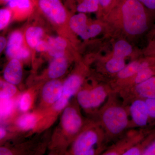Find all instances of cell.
<instances>
[{"instance_id":"277c9868","label":"cell","mask_w":155,"mask_h":155,"mask_svg":"<svg viewBox=\"0 0 155 155\" xmlns=\"http://www.w3.org/2000/svg\"><path fill=\"white\" fill-rule=\"evenodd\" d=\"M98 137L96 133L92 130L84 132L78 137L74 146V153L77 155H94V146L96 144Z\"/></svg>"},{"instance_id":"1f68e13d","label":"cell","mask_w":155,"mask_h":155,"mask_svg":"<svg viewBox=\"0 0 155 155\" xmlns=\"http://www.w3.org/2000/svg\"><path fill=\"white\" fill-rule=\"evenodd\" d=\"M145 155H155V142L145 150L143 153Z\"/></svg>"},{"instance_id":"484cf974","label":"cell","mask_w":155,"mask_h":155,"mask_svg":"<svg viewBox=\"0 0 155 155\" xmlns=\"http://www.w3.org/2000/svg\"><path fill=\"white\" fill-rule=\"evenodd\" d=\"M11 18V12L8 9L0 10V28L1 30L5 28L8 24Z\"/></svg>"},{"instance_id":"52a82bcc","label":"cell","mask_w":155,"mask_h":155,"mask_svg":"<svg viewBox=\"0 0 155 155\" xmlns=\"http://www.w3.org/2000/svg\"><path fill=\"white\" fill-rule=\"evenodd\" d=\"M130 113L134 122L140 126L147 125L149 115L145 102L136 100L130 107Z\"/></svg>"},{"instance_id":"ab89813d","label":"cell","mask_w":155,"mask_h":155,"mask_svg":"<svg viewBox=\"0 0 155 155\" xmlns=\"http://www.w3.org/2000/svg\"><path fill=\"white\" fill-rule=\"evenodd\" d=\"M154 32H155V29H154Z\"/></svg>"},{"instance_id":"83f0119b","label":"cell","mask_w":155,"mask_h":155,"mask_svg":"<svg viewBox=\"0 0 155 155\" xmlns=\"http://www.w3.org/2000/svg\"><path fill=\"white\" fill-rule=\"evenodd\" d=\"M145 102L149 116L155 118V98H147Z\"/></svg>"},{"instance_id":"30bf717a","label":"cell","mask_w":155,"mask_h":155,"mask_svg":"<svg viewBox=\"0 0 155 155\" xmlns=\"http://www.w3.org/2000/svg\"><path fill=\"white\" fill-rule=\"evenodd\" d=\"M81 83V78L78 75L70 76L64 82L63 93L60 98L68 102L70 98L78 91Z\"/></svg>"},{"instance_id":"4dcf8cb0","label":"cell","mask_w":155,"mask_h":155,"mask_svg":"<svg viewBox=\"0 0 155 155\" xmlns=\"http://www.w3.org/2000/svg\"><path fill=\"white\" fill-rule=\"evenodd\" d=\"M37 51L44 52L48 51L49 48V45L48 42L43 41H40L35 48Z\"/></svg>"},{"instance_id":"9a60e30c","label":"cell","mask_w":155,"mask_h":155,"mask_svg":"<svg viewBox=\"0 0 155 155\" xmlns=\"http://www.w3.org/2000/svg\"><path fill=\"white\" fill-rule=\"evenodd\" d=\"M43 35V30L37 26H31L28 28L25 32V39L28 45L31 48H35Z\"/></svg>"},{"instance_id":"f1b7e54d","label":"cell","mask_w":155,"mask_h":155,"mask_svg":"<svg viewBox=\"0 0 155 155\" xmlns=\"http://www.w3.org/2000/svg\"><path fill=\"white\" fill-rule=\"evenodd\" d=\"M100 6L104 8H110L117 5L120 0H98Z\"/></svg>"},{"instance_id":"ba28073f","label":"cell","mask_w":155,"mask_h":155,"mask_svg":"<svg viewBox=\"0 0 155 155\" xmlns=\"http://www.w3.org/2000/svg\"><path fill=\"white\" fill-rule=\"evenodd\" d=\"M63 85L60 81L52 80L46 83L43 88V98L46 102L53 104L56 102L63 93Z\"/></svg>"},{"instance_id":"f35d334b","label":"cell","mask_w":155,"mask_h":155,"mask_svg":"<svg viewBox=\"0 0 155 155\" xmlns=\"http://www.w3.org/2000/svg\"><path fill=\"white\" fill-rule=\"evenodd\" d=\"M10 0H1V2L3 3H8Z\"/></svg>"},{"instance_id":"44dd1931","label":"cell","mask_w":155,"mask_h":155,"mask_svg":"<svg viewBox=\"0 0 155 155\" xmlns=\"http://www.w3.org/2000/svg\"><path fill=\"white\" fill-rule=\"evenodd\" d=\"M140 65V64L137 62L130 63L118 72V77L121 79H125L135 75L138 72Z\"/></svg>"},{"instance_id":"ffe728a7","label":"cell","mask_w":155,"mask_h":155,"mask_svg":"<svg viewBox=\"0 0 155 155\" xmlns=\"http://www.w3.org/2000/svg\"><path fill=\"white\" fill-rule=\"evenodd\" d=\"M125 67L124 59L113 57L107 62L106 69L111 73H118Z\"/></svg>"},{"instance_id":"d590c367","label":"cell","mask_w":155,"mask_h":155,"mask_svg":"<svg viewBox=\"0 0 155 155\" xmlns=\"http://www.w3.org/2000/svg\"><path fill=\"white\" fill-rule=\"evenodd\" d=\"M150 51L151 53L155 54V38L153 40L152 42L151 43L150 46Z\"/></svg>"},{"instance_id":"8d00e7d4","label":"cell","mask_w":155,"mask_h":155,"mask_svg":"<svg viewBox=\"0 0 155 155\" xmlns=\"http://www.w3.org/2000/svg\"><path fill=\"white\" fill-rule=\"evenodd\" d=\"M6 134V131L4 128L3 127H1L0 128V138L1 139L5 137Z\"/></svg>"},{"instance_id":"cb8c5ba5","label":"cell","mask_w":155,"mask_h":155,"mask_svg":"<svg viewBox=\"0 0 155 155\" xmlns=\"http://www.w3.org/2000/svg\"><path fill=\"white\" fill-rule=\"evenodd\" d=\"M102 30L101 27L98 24H93L87 26L85 30L79 35L83 39H87L94 37L98 35Z\"/></svg>"},{"instance_id":"e575fe53","label":"cell","mask_w":155,"mask_h":155,"mask_svg":"<svg viewBox=\"0 0 155 155\" xmlns=\"http://www.w3.org/2000/svg\"><path fill=\"white\" fill-rule=\"evenodd\" d=\"M12 154L11 152L5 148L1 147L0 149V155H10Z\"/></svg>"},{"instance_id":"d6986e66","label":"cell","mask_w":155,"mask_h":155,"mask_svg":"<svg viewBox=\"0 0 155 155\" xmlns=\"http://www.w3.org/2000/svg\"><path fill=\"white\" fill-rule=\"evenodd\" d=\"M99 7L98 0H81L77 6V10L80 13H91L97 11Z\"/></svg>"},{"instance_id":"7c38bea8","label":"cell","mask_w":155,"mask_h":155,"mask_svg":"<svg viewBox=\"0 0 155 155\" xmlns=\"http://www.w3.org/2000/svg\"><path fill=\"white\" fill-rule=\"evenodd\" d=\"M49 54L54 58L63 57L65 48L67 47V43L64 38L60 37L50 38L48 40Z\"/></svg>"},{"instance_id":"3957f363","label":"cell","mask_w":155,"mask_h":155,"mask_svg":"<svg viewBox=\"0 0 155 155\" xmlns=\"http://www.w3.org/2000/svg\"><path fill=\"white\" fill-rule=\"evenodd\" d=\"M107 93L102 87L91 90H82L78 92L77 100L80 105L84 109L95 108L101 105L105 100Z\"/></svg>"},{"instance_id":"f546056e","label":"cell","mask_w":155,"mask_h":155,"mask_svg":"<svg viewBox=\"0 0 155 155\" xmlns=\"http://www.w3.org/2000/svg\"><path fill=\"white\" fill-rule=\"evenodd\" d=\"M145 8L150 11L155 12V0H138Z\"/></svg>"},{"instance_id":"d6a6232c","label":"cell","mask_w":155,"mask_h":155,"mask_svg":"<svg viewBox=\"0 0 155 155\" xmlns=\"http://www.w3.org/2000/svg\"><path fill=\"white\" fill-rule=\"evenodd\" d=\"M140 154V151L137 148L133 147L127 150L123 153V155H138Z\"/></svg>"},{"instance_id":"603a6c76","label":"cell","mask_w":155,"mask_h":155,"mask_svg":"<svg viewBox=\"0 0 155 155\" xmlns=\"http://www.w3.org/2000/svg\"><path fill=\"white\" fill-rule=\"evenodd\" d=\"M9 8L21 11H27L31 8V0H10L8 3Z\"/></svg>"},{"instance_id":"5b68a950","label":"cell","mask_w":155,"mask_h":155,"mask_svg":"<svg viewBox=\"0 0 155 155\" xmlns=\"http://www.w3.org/2000/svg\"><path fill=\"white\" fill-rule=\"evenodd\" d=\"M23 37L19 31H15L10 35L6 48L7 55L13 59H25L29 55L28 49L22 46Z\"/></svg>"},{"instance_id":"7402d4cb","label":"cell","mask_w":155,"mask_h":155,"mask_svg":"<svg viewBox=\"0 0 155 155\" xmlns=\"http://www.w3.org/2000/svg\"><path fill=\"white\" fill-rule=\"evenodd\" d=\"M1 92H0V97L1 98H10L16 92V87L12 84L9 82H5L1 81Z\"/></svg>"},{"instance_id":"7a4b0ae2","label":"cell","mask_w":155,"mask_h":155,"mask_svg":"<svg viewBox=\"0 0 155 155\" xmlns=\"http://www.w3.org/2000/svg\"><path fill=\"white\" fill-rule=\"evenodd\" d=\"M103 120L106 128L114 134L121 133L128 124L126 111L123 108L117 106L107 108L103 114Z\"/></svg>"},{"instance_id":"6da1fadb","label":"cell","mask_w":155,"mask_h":155,"mask_svg":"<svg viewBox=\"0 0 155 155\" xmlns=\"http://www.w3.org/2000/svg\"><path fill=\"white\" fill-rule=\"evenodd\" d=\"M124 29L130 35L143 33L148 28L145 8L138 0H120Z\"/></svg>"},{"instance_id":"ac0fdd59","label":"cell","mask_w":155,"mask_h":155,"mask_svg":"<svg viewBox=\"0 0 155 155\" xmlns=\"http://www.w3.org/2000/svg\"><path fill=\"white\" fill-rule=\"evenodd\" d=\"M36 116L33 114H26L20 116L17 121V125L23 130L32 129L36 124Z\"/></svg>"},{"instance_id":"d4e9b609","label":"cell","mask_w":155,"mask_h":155,"mask_svg":"<svg viewBox=\"0 0 155 155\" xmlns=\"http://www.w3.org/2000/svg\"><path fill=\"white\" fill-rule=\"evenodd\" d=\"M0 114L1 118L8 116L13 109V102L10 98H1Z\"/></svg>"},{"instance_id":"836d02e7","label":"cell","mask_w":155,"mask_h":155,"mask_svg":"<svg viewBox=\"0 0 155 155\" xmlns=\"http://www.w3.org/2000/svg\"><path fill=\"white\" fill-rule=\"evenodd\" d=\"M7 44V42L5 38L3 37H1L0 38V50L1 52H2L5 47Z\"/></svg>"},{"instance_id":"e0dca14e","label":"cell","mask_w":155,"mask_h":155,"mask_svg":"<svg viewBox=\"0 0 155 155\" xmlns=\"http://www.w3.org/2000/svg\"><path fill=\"white\" fill-rule=\"evenodd\" d=\"M132 51V47L128 42L124 40L119 41L114 46L113 57L124 59L129 55Z\"/></svg>"},{"instance_id":"8fae6325","label":"cell","mask_w":155,"mask_h":155,"mask_svg":"<svg viewBox=\"0 0 155 155\" xmlns=\"http://www.w3.org/2000/svg\"><path fill=\"white\" fill-rule=\"evenodd\" d=\"M67 68V61L64 56L54 58L49 67V77L51 78L61 77L65 73Z\"/></svg>"},{"instance_id":"4fadbf2b","label":"cell","mask_w":155,"mask_h":155,"mask_svg":"<svg viewBox=\"0 0 155 155\" xmlns=\"http://www.w3.org/2000/svg\"><path fill=\"white\" fill-rule=\"evenodd\" d=\"M136 91L140 96L146 98H155V77L137 84Z\"/></svg>"},{"instance_id":"74e56055","label":"cell","mask_w":155,"mask_h":155,"mask_svg":"<svg viewBox=\"0 0 155 155\" xmlns=\"http://www.w3.org/2000/svg\"><path fill=\"white\" fill-rule=\"evenodd\" d=\"M106 155H117V153H116L114 152H109L107 153L106 154Z\"/></svg>"},{"instance_id":"2e32d148","label":"cell","mask_w":155,"mask_h":155,"mask_svg":"<svg viewBox=\"0 0 155 155\" xmlns=\"http://www.w3.org/2000/svg\"><path fill=\"white\" fill-rule=\"evenodd\" d=\"M153 74V70L150 67L148 63L143 62L140 64L139 69L134 80L135 83L137 84L144 82L152 77Z\"/></svg>"},{"instance_id":"8992f818","label":"cell","mask_w":155,"mask_h":155,"mask_svg":"<svg viewBox=\"0 0 155 155\" xmlns=\"http://www.w3.org/2000/svg\"><path fill=\"white\" fill-rule=\"evenodd\" d=\"M81 119L75 109L66 108L62 117V123L64 130L70 134H74L79 130L81 125Z\"/></svg>"},{"instance_id":"4316f807","label":"cell","mask_w":155,"mask_h":155,"mask_svg":"<svg viewBox=\"0 0 155 155\" xmlns=\"http://www.w3.org/2000/svg\"><path fill=\"white\" fill-rule=\"evenodd\" d=\"M31 100L30 94L25 93L22 95L20 102H19V108L22 111L28 110L31 105Z\"/></svg>"},{"instance_id":"5bb4252c","label":"cell","mask_w":155,"mask_h":155,"mask_svg":"<svg viewBox=\"0 0 155 155\" xmlns=\"http://www.w3.org/2000/svg\"><path fill=\"white\" fill-rule=\"evenodd\" d=\"M69 26L74 32L79 35L87 27L86 16L82 13L74 15L70 19Z\"/></svg>"},{"instance_id":"9c48e42d","label":"cell","mask_w":155,"mask_h":155,"mask_svg":"<svg viewBox=\"0 0 155 155\" xmlns=\"http://www.w3.org/2000/svg\"><path fill=\"white\" fill-rule=\"evenodd\" d=\"M22 67L17 59H13L4 70V78L6 81L13 84H18L22 79Z\"/></svg>"}]
</instances>
